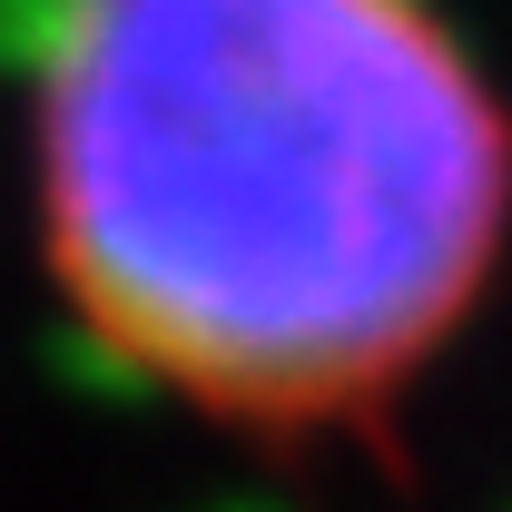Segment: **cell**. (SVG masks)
I'll list each match as a JSON object with an SVG mask.
<instances>
[{
  "label": "cell",
  "mask_w": 512,
  "mask_h": 512,
  "mask_svg": "<svg viewBox=\"0 0 512 512\" xmlns=\"http://www.w3.org/2000/svg\"><path fill=\"white\" fill-rule=\"evenodd\" d=\"M30 50L50 256L197 404H365L503 247L512 128L434 0H50Z\"/></svg>",
  "instance_id": "cell-1"
}]
</instances>
